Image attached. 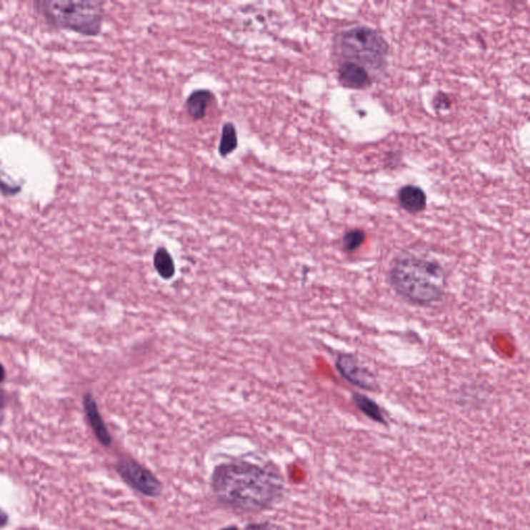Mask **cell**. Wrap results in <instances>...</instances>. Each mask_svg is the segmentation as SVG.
Here are the masks:
<instances>
[{
  "mask_svg": "<svg viewBox=\"0 0 530 530\" xmlns=\"http://www.w3.org/2000/svg\"><path fill=\"white\" fill-rule=\"evenodd\" d=\"M214 496L239 513L271 510L282 501L285 481L275 465L232 460L214 467L211 478Z\"/></svg>",
  "mask_w": 530,
  "mask_h": 530,
  "instance_id": "6da1fadb",
  "label": "cell"
},
{
  "mask_svg": "<svg viewBox=\"0 0 530 530\" xmlns=\"http://www.w3.org/2000/svg\"><path fill=\"white\" fill-rule=\"evenodd\" d=\"M389 282L395 294L410 305L430 308L446 296V271L433 257L414 253L397 256L389 266Z\"/></svg>",
  "mask_w": 530,
  "mask_h": 530,
  "instance_id": "7a4b0ae2",
  "label": "cell"
},
{
  "mask_svg": "<svg viewBox=\"0 0 530 530\" xmlns=\"http://www.w3.org/2000/svg\"><path fill=\"white\" fill-rule=\"evenodd\" d=\"M389 46L376 29L354 26L339 32L333 41L336 61H351L363 66L372 76L384 73L388 66Z\"/></svg>",
  "mask_w": 530,
  "mask_h": 530,
  "instance_id": "3957f363",
  "label": "cell"
},
{
  "mask_svg": "<svg viewBox=\"0 0 530 530\" xmlns=\"http://www.w3.org/2000/svg\"><path fill=\"white\" fill-rule=\"evenodd\" d=\"M36 10L48 22L61 29L96 36L102 29L100 4L91 1H38Z\"/></svg>",
  "mask_w": 530,
  "mask_h": 530,
  "instance_id": "277c9868",
  "label": "cell"
},
{
  "mask_svg": "<svg viewBox=\"0 0 530 530\" xmlns=\"http://www.w3.org/2000/svg\"><path fill=\"white\" fill-rule=\"evenodd\" d=\"M116 470L126 485L144 496L159 497L163 486L159 479L146 467L132 458H123L116 464Z\"/></svg>",
  "mask_w": 530,
  "mask_h": 530,
  "instance_id": "5b68a950",
  "label": "cell"
},
{
  "mask_svg": "<svg viewBox=\"0 0 530 530\" xmlns=\"http://www.w3.org/2000/svg\"><path fill=\"white\" fill-rule=\"evenodd\" d=\"M336 368L341 376L357 388L376 391L379 384L376 375L354 354L341 352L336 359Z\"/></svg>",
  "mask_w": 530,
  "mask_h": 530,
  "instance_id": "8992f818",
  "label": "cell"
},
{
  "mask_svg": "<svg viewBox=\"0 0 530 530\" xmlns=\"http://www.w3.org/2000/svg\"><path fill=\"white\" fill-rule=\"evenodd\" d=\"M338 80L345 89L363 91L372 85L373 78L363 66L351 61L340 62L336 68Z\"/></svg>",
  "mask_w": 530,
  "mask_h": 530,
  "instance_id": "52a82bcc",
  "label": "cell"
},
{
  "mask_svg": "<svg viewBox=\"0 0 530 530\" xmlns=\"http://www.w3.org/2000/svg\"><path fill=\"white\" fill-rule=\"evenodd\" d=\"M83 403H84L85 414H86L89 425H91L96 439L104 446H110L112 442L111 435H110L109 431L104 423L102 416L99 412L98 405H96V400L92 397L91 394H85Z\"/></svg>",
  "mask_w": 530,
  "mask_h": 530,
  "instance_id": "ba28073f",
  "label": "cell"
},
{
  "mask_svg": "<svg viewBox=\"0 0 530 530\" xmlns=\"http://www.w3.org/2000/svg\"><path fill=\"white\" fill-rule=\"evenodd\" d=\"M398 201L400 206L407 213L419 214L427 207V195L419 186L407 184L399 190Z\"/></svg>",
  "mask_w": 530,
  "mask_h": 530,
  "instance_id": "9c48e42d",
  "label": "cell"
},
{
  "mask_svg": "<svg viewBox=\"0 0 530 530\" xmlns=\"http://www.w3.org/2000/svg\"><path fill=\"white\" fill-rule=\"evenodd\" d=\"M214 100V94L209 89H196L186 101V112L194 121H201L206 115L209 106Z\"/></svg>",
  "mask_w": 530,
  "mask_h": 530,
  "instance_id": "30bf717a",
  "label": "cell"
},
{
  "mask_svg": "<svg viewBox=\"0 0 530 530\" xmlns=\"http://www.w3.org/2000/svg\"><path fill=\"white\" fill-rule=\"evenodd\" d=\"M352 402L359 408V411L365 414L371 421L380 424V425L388 426V421H386L381 408L373 399L363 395V394L354 393L352 395Z\"/></svg>",
  "mask_w": 530,
  "mask_h": 530,
  "instance_id": "8fae6325",
  "label": "cell"
},
{
  "mask_svg": "<svg viewBox=\"0 0 530 530\" xmlns=\"http://www.w3.org/2000/svg\"><path fill=\"white\" fill-rule=\"evenodd\" d=\"M239 146V136L235 126L232 123H225L221 134L219 154L222 158L229 156Z\"/></svg>",
  "mask_w": 530,
  "mask_h": 530,
  "instance_id": "7c38bea8",
  "label": "cell"
},
{
  "mask_svg": "<svg viewBox=\"0 0 530 530\" xmlns=\"http://www.w3.org/2000/svg\"><path fill=\"white\" fill-rule=\"evenodd\" d=\"M154 264L159 275L165 280L171 279L175 274L174 258L165 248H159L154 257Z\"/></svg>",
  "mask_w": 530,
  "mask_h": 530,
  "instance_id": "4fadbf2b",
  "label": "cell"
},
{
  "mask_svg": "<svg viewBox=\"0 0 530 530\" xmlns=\"http://www.w3.org/2000/svg\"><path fill=\"white\" fill-rule=\"evenodd\" d=\"M366 241V232L361 229L348 230L343 235V250L346 253H354L364 245Z\"/></svg>",
  "mask_w": 530,
  "mask_h": 530,
  "instance_id": "5bb4252c",
  "label": "cell"
},
{
  "mask_svg": "<svg viewBox=\"0 0 530 530\" xmlns=\"http://www.w3.org/2000/svg\"><path fill=\"white\" fill-rule=\"evenodd\" d=\"M451 101L448 94L444 92H437L436 96L433 98V107L437 111H446L451 108Z\"/></svg>",
  "mask_w": 530,
  "mask_h": 530,
  "instance_id": "9a60e30c",
  "label": "cell"
},
{
  "mask_svg": "<svg viewBox=\"0 0 530 530\" xmlns=\"http://www.w3.org/2000/svg\"><path fill=\"white\" fill-rule=\"evenodd\" d=\"M245 530H284L282 527L279 525L273 524V523L264 522V523H252L249 524L246 527Z\"/></svg>",
  "mask_w": 530,
  "mask_h": 530,
  "instance_id": "2e32d148",
  "label": "cell"
},
{
  "mask_svg": "<svg viewBox=\"0 0 530 530\" xmlns=\"http://www.w3.org/2000/svg\"><path fill=\"white\" fill-rule=\"evenodd\" d=\"M6 520H8V517H6V514L0 510V527L4 526V525L6 524Z\"/></svg>",
  "mask_w": 530,
  "mask_h": 530,
  "instance_id": "e0dca14e",
  "label": "cell"
},
{
  "mask_svg": "<svg viewBox=\"0 0 530 530\" xmlns=\"http://www.w3.org/2000/svg\"><path fill=\"white\" fill-rule=\"evenodd\" d=\"M6 378V370H4V366L0 364V384L4 381Z\"/></svg>",
  "mask_w": 530,
  "mask_h": 530,
  "instance_id": "ac0fdd59",
  "label": "cell"
},
{
  "mask_svg": "<svg viewBox=\"0 0 530 530\" xmlns=\"http://www.w3.org/2000/svg\"><path fill=\"white\" fill-rule=\"evenodd\" d=\"M4 393H2L1 389H0V409H1V407L4 406Z\"/></svg>",
  "mask_w": 530,
  "mask_h": 530,
  "instance_id": "d6986e66",
  "label": "cell"
},
{
  "mask_svg": "<svg viewBox=\"0 0 530 530\" xmlns=\"http://www.w3.org/2000/svg\"><path fill=\"white\" fill-rule=\"evenodd\" d=\"M220 530H241V529H239V527H236V526H227Z\"/></svg>",
  "mask_w": 530,
  "mask_h": 530,
  "instance_id": "ffe728a7",
  "label": "cell"
}]
</instances>
